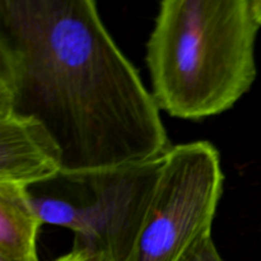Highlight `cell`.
Instances as JSON below:
<instances>
[{
    "mask_svg": "<svg viewBox=\"0 0 261 261\" xmlns=\"http://www.w3.org/2000/svg\"><path fill=\"white\" fill-rule=\"evenodd\" d=\"M61 171L60 148L41 122L0 114V184L28 189Z\"/></svg>",
    "mask_w": 261,
    "mask_h": 261,
    "instance_id": "obj_5",
    "label": "cell"
},
{
    "mask_svg": "<svg viewBox=\"0 0 261 261\" xmlns=\"http://www.w3.org/2000/svg\"><path fill=\"white\" fill-rule=\"evenodd\" d=\"M92 0H0V114L37 120L63 171L149 162L172 145Z\"/></svg>",
    "mask_w": 261,
    "mask_h": 261,
    "instance_id": "obj_1",
    "label": "cell"
},
{
    "mask_svg": "<svg viewBox=\"0 0 261 261\" xmlns=\"http://www.w3.org/2000/svg\"><path fill=\"white\" fill-rule=\"evenodd\" d=\"M102 256L98 255H92L87 251H81V250H71L69 254L64 255L63 257H59L55 261H101Z\"/></svg>",
    "mask_w": 261,
    "mask_h": 261,
    "instance_id": "obj_8",
    "label": "cell"
},
{
    "mask_svg": "<svg viewBox=\"0 0 261 261\" xmlns=\"http://www.w3.org/2000/svg\"><path fill=\"white\" fill-rule=\"evenodd\" d=\"M165 157L89 171H61L27 189L43 224L74 233L73 250L127 261L154 196Z\"/></svg>",
    "mask_w": 261,
    "mask_h": 261,
    "instance_id": "obj_3",
    "label": "cell"
},
{
    "mask_svg": "<svg viewBox=\"0 0 261 261\" xmlns=\"http://www.w3.org/2000/svg\"><path fill=\"white\" fill-rule=\"evenodd\" d=\"M0 261H18V260H12V259H8L5 256H0Z\"/></svg>",
    "mask_w": 261,
    "mask_h": 261,
    "instance_id": "obj_10",
    "label": "cell"
},
{
    "mask_svg": "<svg viewBox=\"0 0 261 261\" xmlns=\"http://www.w3.org/2000/svg\"><path fill=\"white\" fill-rule=\"evenodd\" d=\"M42 224L27 189L0 184V256L18 261H40L36 239Z\"/></svg>",
    "mask_w": 261,
    "mask_h": 261,
    "instance_id": "obj_6",
    "label": "cell"
},
{
    "mask_svg": "<svg viewBox=\"0 0 261 261\" xmlns=\"http://www.w3.org/2000/svg\"><path fill=\"white\" fill-rule=\"evenodd\" d=\"M252 0H163L145 45L161 111L199 120L231 110L257 75Z\"/></svg>",
    "mask_w": 261,
    "mask_h": 261,
    "instance_id": "obj_2",
    "label": "cell"
},
{
    "mask_svg": "<svg viewBox=\"0 0 261 261\" xmlns=\"http://www.w3.org/2000/svg\"><path fill=\"white\" fill-rule=\"evenodd\" d=\"M101 261H111V260L106 259V257H101Z\"/></svg>",
    "mask_w": 261,
    "mask_h": 261,
    "instance_id": "obj_11",
    "label": "cell"
},
{
    "mask_svg": "<svg viewBox=\"0 0 261 261\" xmlns=\"http://www.w3.org/2000/svg\"><path fill=\"white\" fill-rule=\"evenodd\" d=\"M224 190L218 149L206 140L172 145L127 261H178L212 226Z\"/></svg>",
    "mask_w": 261,
    "mask_h": 261,
    "instance_id": "obj_4",
    "label": "cell"
},
{
    "mask_svg": "<svg viewBox=\"0 0 261 261\" xmlns=\"http://www.w3.org/2000/svg\"><path fill=\"white\" fill-rule=\"evenodd\" d=\"M178 261H223V259L219 255L211 234L195 242Z\"/></svg>",
    "mask_w": 261,
    "mask_h": 261,
    "instance_id": "obj_7",
    "label": "cell"
},
{
    "mask_svg": "<svg viewBox=\"0 0 261 261\" xmlns=\"http://www.w3.org/2000/svg\"><path fill=\"white\" fill-rule=\"evenodd\" d=\"M252 2H254L255 13H256L257 19H259V22L261 24V0H252Z\"/></svg>",
    "mask_w": 261,
    "mask_h": 261,
    "instance_id": "obj_9",
    "label": "cell"
}]
</instances>
